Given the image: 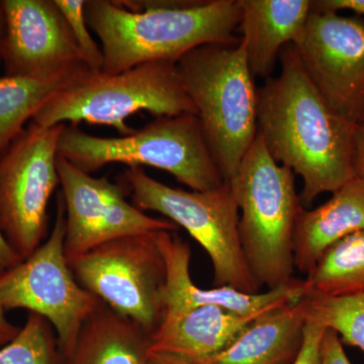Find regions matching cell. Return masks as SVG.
Segmentation results:
<instances>
[{"label":"cell","mask_w":364,"mask_h":364,"mask_svg":"<svg viewBox=\"0 0 364 364\" xmlns=\"http://www.w3.org/2000/svg\"><path fill=\"white\" fill-rule=\"evenodd\" d=\"M280 72L258 90L257 130L268 152L301 177V205L334 193L354 174L352 123L333 111L313 85L293 44L279 54Z\"/></svg>","instance_id":"obj_1"},{"label":"cell","mask_w":364,"mask_h":364,"mask_svg":"<svg viewBox=\"0 0 364 364\" xmlns=\"http://www.w3.org/2000/svg\"><path fill=\"white\" fill-rule=\"evenodd\" d=\"M87 25L97 36L105 74L148 62L178 61L203 45L233 43L238 0H85Z\"/></svg>","instance_id":"obj_2"},{"label":"cell","mask_w":364,"mask_h":364,"mask_svg":"<svg viewBox=\"0 0 364 364\" xmlns=\"http://www.w3.org/2000/svg\"><path fill=\"white\" fill-rule=\"evenodd\" d=\"M176 68L223 179L230 182L258 132V90L245 43L240 38L200 46L183 55Z\"/></svg>","instance_id":"obj_3"},{"label":"cell","mask_w":364,"mask_h":364,"mask_svg":"<svg viewBox=\"0 0 364 364\" xmlns=\"http://www.w3.org/2000/svg\"><path fill=\"white\" fill-rule=\"evenodd\" d=\"M239 234L249 269L261 287L277 289L294 279V232L301 205L294 173L268 152L257 132L231 181Z\"/></svg>","instance_id":"obj_4"},{"label":"cell","mask_w":364,"mask_h":364,"mask_svg":"<svg viewBox=\"0 0 364 364\" xmlns=\"http://www.w3.org/2000/svg\"><path fill=\"white\" fill-rule=\"evenodd\" d=\"M58 156L90 174L111 163L129 168L154 167L193 191H210L225 182L200 119L191 114L156 117L141 130L119 138L92 136L77 124H65Z\"/></svg>","instance_id":"obj_5"},{"label":"cell","mask_w":364,"mask_h":364,"mask_svg":"<svg viewBox=\"0 0 364 364\" xmlns=\"http://www.w3.org/2000/svg\"><path fill=\"white\" fill-rule=\"evenodd\" d=\"M139 112L156 117L196 116L176 61L148 62L117 74L88 69L46 102L32 123L51 128L66 122H86L112 127L121 136H127L134 130L126 119Z\"/></svg>","instance_id":"obj_6"},{"label":"cell","mask_w":364,"mask_h":364,"mask_svg":"<svg viewBox=\"0 0 364 364\" xmlns=\"http://www.w3.org/2000/svg\"><path fill=\"white\" fill-rule=\"evenodd\" d=\"M123 178L136 208L166 215L207 251L214 267L215 287L259 294L261 287L254 279L242 248L239 207L229 182L210 191H188L166 186L142 168L127 169Z\"/></svg>","instance_id":"obj_7"},{"label":"cell","mask_w":364,"mask_h":364,"mask_svg":"<svg viewBox=\"0 0 364 364\" xmlns=\"http://www.w3.org/2000/svg\"><path fill=\"white\" fill-rule=\"evenodd\" d=\"M157 234L114 239L68 262L81 287L151 336L162 322L166 284V265Z\"/></svg>","instance_id":"obj_8"},{"label":"cell","mask_w":364,"mask_h":364,"mask_svg":"<svg viewBox=\"0 0 364 364\" xmlns=\"http://www.w3.org/2000/svg\"><path fill=\"white\" fill-rule=\"evenodd\" d=\"M66 210L60 193L49 238L23 262L0 274V305L26 309L51 323L61 355L73 348L88 316L100 299L79 284L64 253Z\"/></svg>","instance_id":"obj_9"},{"label":"cell","mask_w":364,"mask_h":364,"mask_svg":"<svg viewBox=\"0 0 364 364\" xmlns=\"http://www.w3.org/2000/svg\"><path fill=\"white\" fill-rule=\"evenodd\" d=\"M64 126L31 123L0 159V231L23 260L47 235L48 205L61 184L57 158Z\"/></svg>","instance_id":"obj_10"},{"label":"cell","mask_w":364,"mask_h":364,"mask_svg":"<svg viewBox=\"0 0 364 364\" xmlns=\"http://www.w3.org/2000/svg\"><path fill=\"white\" fill-rule=\"evenodd\" d=\"M57 169L65 203L67 261L105 242L152 232H176L178 226L146 215L127 200V182L114 183L107 176H91L65 158H57Z\"/></svg>","instance_id":"obj_11"},{"label":"cell","mask_w":364,"mask_h":364,"mask_svg":"<svg viewBox=\"0 0 364 364\" xmlns=\"http://www.w3.org/2000/svg\"><path fill=\"white\" fill-rule=\"evenodd\" d=\"M304 68L333 111L352 123L364 114V20L311 11L294 44Z\"/></svg>","instance_id":"obj_12"},{"label":"cell","mask_w":364,"mask_h":364,"mask_svg":"<svg viewBox=\"0 0 364 364\" xmlns=\"http://www.w3.org/2000/svg\"><path fill=\"white\" fill-rule=\"evenodd\" d=\"M4 6L6 76L51 78L86 65L55 0H4Z\"/></svg>","instance_id":"obj_13"},{"label":"cell","mask_w":364,"mask_h":364,"mask_svg":"<svg viewBox=\"0 0 364 364\" xmlns=\"http://www.w3.org/2000/svg\"><path fill=\"white\" fill-rule=\"evenodd\" d=\"M157 242L166 265V284L163 293L164 312L161 324L164 330L176 323L189 311L205 305L223 306L235 313L250 314L277 310L304 298L303 279L293 280L265 293H241L229 287L200 289L189 273L191 249L188 242L176 232H158Z\"/></svg>","instance_id":"obj_14"},{"label":"cell","mask_w":364,"mask_h":364,"mask_svg":"<svg viewBox=\"0 0 364 364\" xmlns=\"http://www.w3.org/2000/svg\"><path fill=\"white\" fill-rule=\"evenodd\" d=\"M241 39L253 77L270 78L280 51L301 37L312 11L309 0H238Z\"/></svg>","instance_id":"obj_15"},{"label":"cell","mask_w":364,"mask_h":364,"mask_svg":"<svg viewBox=\"0 0 364 364\" xmlns=\"http://www.w3.org/2000/svg\"><path fill=\"white\" fill-rule=\"evenodd\" d=\"M364 230V177H353L315 210L301 208L294 232V265L308 274L328 248Z\"/></svg>","instance_id":"obj_16"},{"label":"cell","mask_w":364,"mask_h":364,"mask_svg":"<svg viewBox=\"0 0 364 364\" xmlns=\"http://www.w3.org/2000/svg\"><path fill=\"white\" fill-rule=\"evenodd\" d=\"M301 299L261 316L224 351L195 363L293 364L301 350L306 324Z\"/></svg>","instance_id":"obj_17"},{"label":"cell","mask_w":364,"mask_h":364,"mask_svg":"<svg viewBox=\"0 0 364 364\" xmlns=\"http://www.w3.org/2000/svg\"><path fill=\"white\" fill-rule=\"evenodd\" d=\"M272 311L243 315L220 306H198L167 329L155 332L150 350L191 361L210 358L224 351L254 321Z\"/></svg>","instance_id":"obj_18"},{"label":"cell","mask_w":364,"mask_h":364,"mask_svg":"<svg viewBox=\"0 0 364 364\" xmlns=\"http://www.w3.org/2000/svg\"><path fill=\"white\" fill-rule=\"evenodd\" d=\"M151 335L100 299L58 364H148Z\"/></svg>","instance_id":"obj_19"},{"label":"cell","mask_w":364,"mask_h":364,"mask_svg":"<svg viewBox=\"0 0 364 364\" xmlns=\"http://www.w3.org/2000/svg\"><path fill=\"white\" fill-rule=\"evenodd\" d=\"M83 65L46 79L0 77V159L23 133L25 124L73 79L88 70Z\"/></svg>","instance_id":"obj_20"},{"label":"cell","mask_w":364,"mask_h":364,"mask_svg":"<svg viewBox=\"0 0 364 364\" xmlns=\"http://www.w3.org/2000/svg\"><path fill=\"white\" fill-rule=\"evenodd\" d=\"M303 289L306 299L364 294V230L328 248L303 279Z\"/></svg>","instance_id":"obj_21"},{"label":"cell","mask_w":364,"mask_h":364,"mask_svg":"<svg viewBox=\"0 0 364 364\" xmlns=\"http://www.w3.org/2000/svg\"><path fill=\"white\" fill-rule=\"evenodd\" d=\"M306 320L335 330L342 343L364 352V294L342 298L301 299Z\"/></svg>","instance_id":"obj_22"},{"label":"cell","mask_w":364,"mask_h":364,"mask_svg":"<svg viewBox=\"0 0 364 364\" xmlns=\"http://www.w3.org/2000/svg\"><path fill=\"white\" fill-rule=\"evenodd\" d=\"M56 331L43 316L30 313L26 324L9 343L0 348V364H58Z\"/></svg>","instance_id":"obj_23"},{"label":"cell","mask_w":364,"mask_h":364,"mask_svg":"<svg viewBox=\"0 0 364 364\" xmlns=\"http://www.w3.org/2000/svg\"><path fill=\"white\" fill-rule=\"evenodd\" d=\"M55 4L65 18L86 65L91 71H102L104 54L102 47L88 32L90 26L85 18V0H55Z\"/></svg>","instance_id":"obj_24"},{"label":"cell","mask_w":364,"mask_h":364,"mask_svg":"<svg viewBox=\"0 0 364 364\" xmlns=\"http://www.w3.org/2000/svg\"><path fill=\"white\" fill-rule=\"evenodd\" d=\"M326 330L321 323L306 320L303 343L293 364H321V344Z\"/></svg>","instance_id":"obj_25"},{"label":"cell","mask_w":364,"mask_h":364,"mask_svg":"<svg viewBox=\"0 0 364 364\" xmlns=\"http://www.w3.org/2000/svg\"><path fill=\"white\" fill-rule=\"evenodd\" d=\"M321 364H351L338 333L327 328L321 344Z\"/></svg>","instance_id":"obj_26"},{"label":"cell","mask_w":364,"mask_h":364,"mask_svg":"<svg viewBox=\"0 0 364 364\" xmlns=\"http://www.w3.org/2000/svg\"><path fill=\"white\" fill-rule=\"evenodd\" d=\"M314 9L338 13L342 9L353 11L358 16H364V0H320L312 1Z\"/></svg>","instance_id":"obj_27"},{"label":"cell","mask_w":364,"mask_h":364,"mask_svg":"<svg viewBox=\"0 0 364 364\" xmlns=\"http://www.w3.org/2000/svg\"><path fill=\"white\" fill-rule=\"evenodd\" d=\"M23 259L11 247L0 231V274L23 262Z\"/></svg>","instance_id":"obj_28"},{"label":"cell","mask_w":364,"mask_h":364,"mask_svg":"<svg viewBox=\"0 0 364 364\" xmlns=\"http://www.w3.org/2000/svg\"><path fill=\"white\" fill-rule=\"evenodd\" d=\"M354 174L364 177V124H358L354 133Z\"/></svg>","instance_id":"obj_29"},{"label":"cell","mask_w":364,"mask_h":364,"mask_svg":"<svg viewBox=\"0 0 364 364\" xmlns=\"http://www.w3.org/2000/svg\"><path fill=\"white\" fill-rule=\"evenodd\" d=\"M21 331L18 326L9 322L6 317V310L0 305V348L9 343Z\"/></svg>","instance_id":"obj_30"},{"label":"cell","mask_w":364,"mask_h":364,"mask_svg":"<svg viewBox=\"0 0 364 364\" xmlns=\"http://www.w3.org/2000/svg\"><path fill=\"white\" fill-rule=\"evenodd\" d=\"M148 364H198L195 361L189 360L188 358H181V356L174 355V354L166 353V352H159L150 350Z\"/></svg>","instance_id":"obj_31"},{"label":"cell","mask_w":364,"mask_h":364,"mask_svg":"<svg viewBox=\"0 0 364 364\" xmlns=\"http://www.w3.org/2000/svg\"><path fill=\"white\" fill-rule=\"evenodd\" d=\"M6 33V11H4V0H0V66L2 65L4 57V40Z\"/></svg>","instance_id":"obj_32"},{"label":"cell","mask_w":364,"mask_h":364,"mask_svg":"<svg viewBox=\"0 0 364 364\" xmlns=\"http://www.w3.org/2000/svg\"><path fill=\"white\" fill-rule=\"evenodd\" d=\"M358 124H364V114L363 119H361L360 123H359Z\"/></svg>","instance_id":"obj_33"}]
</instances>
